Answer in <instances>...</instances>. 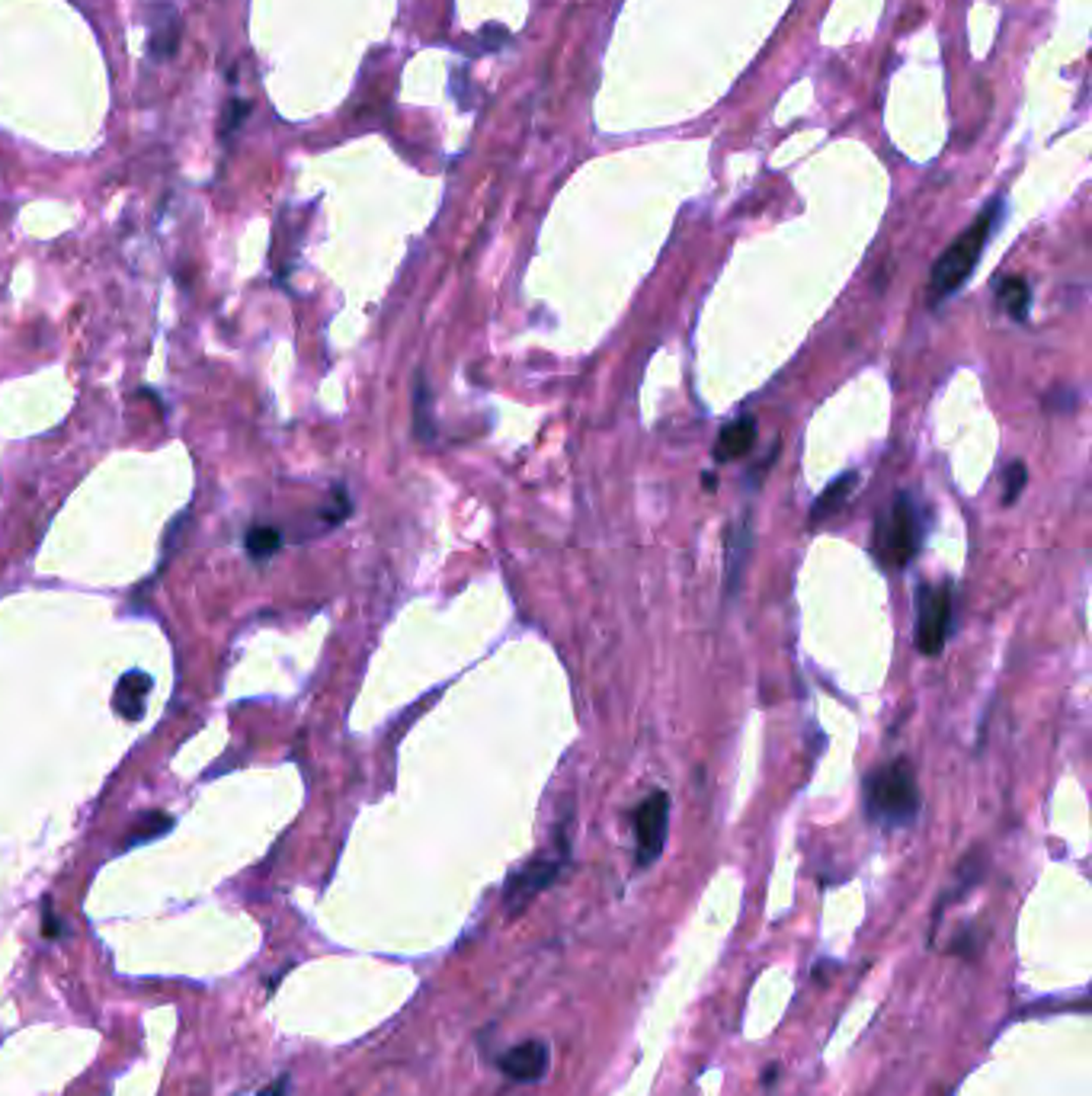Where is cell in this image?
Returning <instances> with one entry per match:
<instances>
[{
  "mask_svg": "<svg viewBox=\"0 0 1092 1096\" xmlns=\"http://www.w3.org/2000/svg\"><path fill=\"white\" fill-rule=\"evenodd\" d=\"M999 215H1003V205L993 202L987 205V209L978 215V222H974L968 231H961V235L948 244V251L935 260L932 273H929V305H939L945 299H952V295L965 286L971 279L974 266H978L981 254L987 248V241H990L993 228L999 225Z\"/></svg>",
  "mask_w": 1092,
  "mask_h": 1096,
  "instance_id": "1",
  "label": "cell"
},
{
  "mask_svg": "<svg viewBox=\"0 0 1092 1096\" xmlns=\"http://www.w3.org/2000/svg\"><path fill=\"white\" fill-rule=\"evenodd\" d=\"M865 811L884 828H907L920 815V782L907 760L878 767L865 779Z\"/></svg>",
  "mask_w": 1092,
  "mask_h": 1096,
  "instance_id": "2",
  "label": "cell"
},
{
  "mask_svg": "<svg viewBox=\"0 0 1092 1096\" xmlns=\"http://www.w3.org/2000/svg\"><path fill=\"white\" fill-rule=\"evenodd\" d=\"M922 536H926V517L920 510V500L901 491L875 523V543H871L875 558L891 571H901L920 554Z\"/></svg>",
  "mask_w": 1092,
  "mask_h": 1096,
  "instance_id": "3",
  "label": "cell"
},
{
  "mask_svg": "<svg viewBox=\"0 0 1092 1096\" xmlns=\"http://www.w3.org/2000/svg\"><path fill=\"white\" fill-rule=\"evenodd\" d=\"M952 631V584H922L917 590V644L926 657L945 651Z\"/></svg>",
  "mask_w": 1092,
  "mask_h": 1096,
  "instance_id": "4",
  "label": "cell"
},
{
  "mask_svg": "<svg viewBox=\"0 0 1092 1096\" xmlns=\"http://www.w3.org/2000/svg\"><path fill=\"white\" fill-rule=\"evenodd\" d=\"M666 831H670V795L650 792L645 802L635 808V859L638 869H648L657 862L666 846Z\"/></svg>",
  "mask_w": 1092,
  "mask_h": 1096,
  "instance_id": "5",
  "label": "cell"
},
{
  "mask_svg": "<svg viewBox=\"0 0 1092 1096\" xmlns=\"http://www.w3.org/2000/svg\"><path fill=\"white\" fill-rule=\"evenodd\" d=\"M561 862H564V853L561 856H542V859H532L529 866H522L516 875H512L510 879V885H507V905L512 908V911H519L525 901L529 898H535L538 892H542V888H548L551 882L558 879V872H561Z\"/></svg>",
  "mask_w": 1092,
  "mask_h": 1096,
  "instance_id": "6",
  "label": "cell"
},
{
  "mask_svg": "<svg viewBox=\"0 0 1092 1096\" xmlns=\"http://www.w3.org/2000/svg\"><path fill=\"white\" fill-rule=\"evenodd\" d=\"M548 1061H551V1052H548L545 1042L529 1039V1042H519V1046H512L510 1052L500 1055V1071H504L510 1080L529 1084V1080H538L548 1071Z\"/></svg>",
  "mask_w": 1092,
  "mask_h": 1096,
  "instance_id": "7",
  "label": "cell"
},
{
  "mask_svg": "<svg viewBox=\"0 0 1092 1096\" xmlns=\"http://www.w3.org/2000/svg\"><path fill=\"white\" fill-rule=\"evenodd\" d=\"M176 45H179V17H176V10L171 4H158V7H154L151 38H148L151 58H158V61L173 58Z\"/></svg>",
  "mask_w": 1092,
  "mask_h": 1096,
  "instance_id": "8",
  "label": "cell"
},
{
  "mask_svg": "<svg viewBox=\"0 0 1092 1096\" xmlns=\"http://www.w3.org/2000/svg\"><path fill=\"white\" fill-rule=\"evenodd\" d=\"M756 443V420L753 417H740V420H730L727 427L721 430L715 443V459L717 462H730V459H740L747 456Z\"/></svg>",
  "mask_w": 1092,
  "mask_h": 1096,
  "instance_id": "9",
  "label": "cell"
},
{
  "mask_svg": "<svg viewBox=\"0 0 1092 1096\" xmlns=\"http://www.w3.org/2000/svg\"><path fill=\"white\" fill-rule=\"evenodd\" d=\"M855 484H858V475H855V472H846V475H840V478L833 481V484H827V491L817 497L814 510L807 513V523H811V526H820L827 517H833V513H837V510L846 504V497L853 494V487H855Z\"/></svg>",
  "mask_w": 1092,
  "mask_h": 1096,
  "instance_id": "10",
  "label": "cell"
},
{
  "mask_svg": "<svg viewBox=\"0 0 1092 1096\" xmlns=\"http://www.w3.org/2000/svg\"><path fill=\"white\" fill-rule=\"evenodd\" d=\"M151 693V677L135 670V674H125L119 680V690H115V708L125 718H141L145 712V695Z\"/></svg>",
  "mask_w": 1092,
  "mask_h": 1096,
  "instance_id": "11",
  "label": "cell"
},
{
  "mask_svg": "<svg viewBox=\"0 0 1092 1096\" xmlns=\"http://www.w3.org/2000/svg\"><path fill=\"white\" fill-rule=\"evenodd\" d=\"M996 299H999V305L1006 308V315H1009V318H1016V321H1025V318H1029V308H1032V289H1029V282H1025L1022 276H1006L1003 282H999Z\"/></svg>",
  "mask_w": 1092,
  "mask_h": 1096,
  "instance_id": "12",
  "label": "cell"
},
{
  "mask_svg": "<svg viewBox=\"0 0 1092 1096\" xmlns=\"http://www.w3.org/2000/svg\"><path fill=\"white\" fill-rule=\"evenodd\" d=\"M171 828H173V821L167 818V815H161V811H148V815H141V818L135 821V828L128 831L125 846L148 843V840H154V837H164Z\"/></svg>",
  "mask_w": 1092,
  "mask_h": 1096,
  "instance_id": "13",
  "label": "cell"
},
{
  "mask_svg": "<svg viewBox=\"0 0 1092 1096\" xmlns=\"http://www.w3.org/2000/svg\"><path fill=\"white\" fill-rule=\"evenodd\" d=\"M279 546H282V536H279V530H273V526H253V530L247 533V551H250V558H256V561L276 554Z\"/></svg>",
  "mask_w": 1092,
  "mask_h": 1096,
  "instance_id": "14",
  "label": "cell"
},
{
  "mask_svg": "<svg viewBox=\"0 0 1092 1096\" xmlns=\"http://www.w3.org/2000/svg\"><path fill=\"white\" fill-rule=\"evenodd\" d=\"M1025 481H1029V472H1025L1022 462H1016V466H1009V469H1006V491H1003V504H1006V507H1009V504H1016V500H1019Z\"/></svg>",
  "mask_w": 1092,
  "mask_h": 1096,
  "instance_id": "15",
  "label": "cell"
},
{
  "mask_svg": "<svg viewBox=\"0 0 1092 1096\" xmlns=\"http://www.w3.org/2000/svg\"><path fill=\"white\" fill-rule=\"evenodd\" d=\"M289 1093V1074H282V1077H276L273 1084H269L260 1096H286Z\"/></svg>",
  "mask_w": 1092,
  "mask_h": 1096,
  "instance_id": "16",
  "label": "cell"
},
{
  "mask_svg": "<svg viewBox=\"0 0 1092 1096\" xmlns=\"http://www.w3.org/2000/svg\"><path fill=\"white\" fill-rule=\"evenodd\" d=\"M55 933H61V923L58 917H51V911H45V936H55Z\"/></svg>",
  "mask_w": 1092,
  "mask_h": 1096,
  "instance_id": "17",
  "label": "cell"
}]
</instances>
